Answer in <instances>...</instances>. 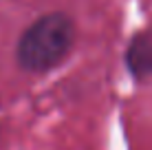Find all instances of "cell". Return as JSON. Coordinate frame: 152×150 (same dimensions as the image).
I'll use <instances>...</instances> for the list:
<instances>
[{"instance_id":"obj_1","label":"cell","mask_w":152,"mask_h":150,"mask_svg":"<svg viewBox=\"0 0 152 150\" xmlns=\"http://www.w3.org/2000/svg\"><path fill=\"white\" fill-rule=\"evenodd\" d=\"M75 27L64 13H46L22 33L18 42V62L27 71H49L69 55Z\"/></svg>"},{"instance_id":"obj_2","label":"cell","mask_w":152,"mask_h":150,"mask_svg":"<svg viewBox=\"0 0 152 150\" xmlns=\"http://www.w3.org/2000/svg\"><path fill=\"white\" fill-rule=\"evenodd\" d=\"M128 64L137 75L152 73V31L141 33L132 40L128 49Z\"/></svg>"}]
</instances>
